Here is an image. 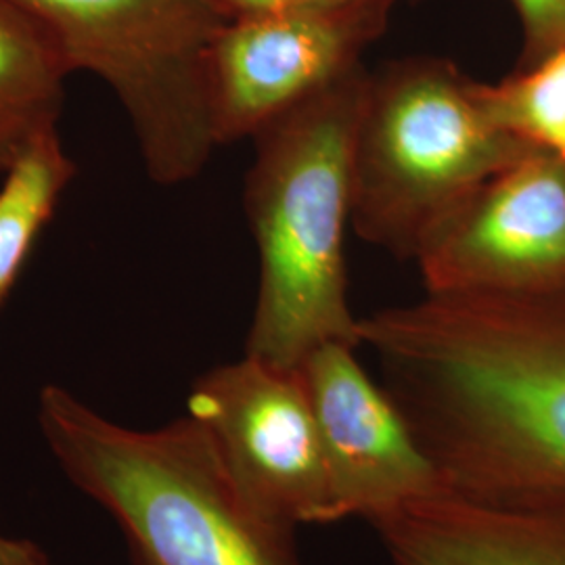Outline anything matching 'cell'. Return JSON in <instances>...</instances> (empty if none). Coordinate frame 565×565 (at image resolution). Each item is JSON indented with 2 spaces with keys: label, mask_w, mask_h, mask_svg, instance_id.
Segmentation results:
<instances>
[{
  "label": "cell",
  "mask_w": 565,
  "mask_h": 565,
  "mask_svg": "<svg viewBox=\"0 0 565 565\" xmlns=\"http://www.w3.org/2000/svg\"><path fill=\"white\" fill-rule=\"evenodd\" d=\"M359 338L446 486L565 494V282L425 294Z\"/></svg>",
  "instance_id": "6da1fadb"
},
{
  "label": "cell",
  "mask_w": 565,
  "mask_h": 565,
  "mask_svg": "<svg viewBox=\"0 0 565 565\" xmlns=\"http://www.w3.org/2000/svg\"><path fill=\"white\" fill-rule=\"evenodd\" d=\"M366 84L361 65L254 137L245 210L260 252V287L245 354L275 366L298 369L323 343L361 348L343 233Z\"/></svg>",
  "instance_id": "7a4b0ae2"
},
{
  "label": "cell",
  "mask_w": 565,
  "mask_h": 565,
  "mask_svg": "<svg viewBox=\"0 0 565 565\" xmlns=\"http://www.w3.org/2000/svg\"><path fill=\"white\" fill-rule=\"evenodd\" d=\"M39 425L70 484L120 527L130 565H303L298 530L247 501L193 417L135 429L49 384Z\"/></svg>",
  "instance_id": "3957f363"
},
{
  "label": "cell",
  "mask_w": 565,
  "mask_h": 565,
  "mask_svg": "<svg viewBox=\"0 0 565 565\" xmlns=\"http://www.w3.org/2000/svg\"><path fill=\"white\" fill-rule=\"evenodd\" d=\"M530 151L452 61L385 63L369 74L356 126L350 224L364 242L415 260L459 203Z\"/></svg>",
  "instance_id": "277c9868"
},
{
  "label": "cell",
  "mask_w": 565,
  "mask_h": 565,
  "mask_svg": "<svg viewBox=\"0 0 565 565\" xmlns=\"http://www.w3.org/2000/svg\"><path fill=\"white\" fill-rule=\"evenodd\" d=\"M60 46L67 67L118 97L147 177H200L216 149L207 65L223 15L210 0H13Z\"/></svg>",
  "instance_id": "5b68a950"
},
{
  "label": "cell",
  "mask_w": 565,
  "mask_h": 565,
  "mask_svg": "<svg viewBox=\"0 0 565 565\" xmlns=\"http://www.w3.org/2000/svg\"><path fill=\"white\" fill-rule=\"evenodd\" d=\"M396 0H338L226 21L207 65L214 141L254 139L266 124L361 67Z\"/></svg>",
  "instance_id": "8992f818"
},
{
  "label": "cell",
  "mask_w": 565,
  "mask_h": 565,
  "mask_svg": "<svg viewBox=\"0 0 565 565\" xmlns=\"http://www.w3.org/2000/svg\"><path fill=\"white\" fill-rule=\"evenodd\" d=\"M186 415L205 427L247 501L266 518L340 522L319 425L298 369L245 354L191 387Z\"/></svg>",
  "instance_id": "52a82bcc"
},
{
  "label": "cell",
  "mask_w": 565,
  "mask_h": 565,
  "mask_svg": "<svg viewBox=\"0 0 565 565\" xmlns=\"http://www.w3.org/2000/svg\"><path fill=\"white\" fill-rule=\"evenodd\" d=\"M427 294L565 282V163L536 149L478 186L422 243Z\"/></svg>",
  "instance_id": "ba28073f"
},
{
  "label": "cell",
  "mask_w": 565,
  "mask_h": 565,
  "mask_svg": "<svg viewBox=\"0 0 565 565\" xmlns=\"http://www.w3.org/2000/svg\"><path fill=\"white\" fill-rule=\"evenodd\" d=\"M354 352L348 343H323L298 364L340 522L366 520L445 486L401 408L364 373Z\"/></svg>",
  "instance_id": "9c48e42d"
},
{
  "label": "cell",
  "mask_w": 565,
  "mask_h": 565,
  "mask_svg": "<svg viewBox=\"0 0 565 565\" xmlns=\"http://www.w3.org/2000/svg\"><path fill=\"white\" fill-rule=\"evenodd\" d=\"M392 565H565V494L440 490L364 520Z\"/></svg>",
  "instance_id": "30bf717a"
},
{
  "label": "cell",
  "mask_w": 565,
  "mask_h": 565,
  "mask_svg": "<svg viewBox=\"0 0 565 565\" xmlns=\"http://www.w3.org/2000/svg\"><path fill=\"white\" fill-rule=\"evenodd\" d=\"M72 70L51 34L13 0H0V177L57 128Z\"/></svg>",
  "instance_id": "8fae6325"
},
{
  "label": "cell",
  "mask_w": 565,
  "mask_h": 565,
  "mask_svg": "<svg viewBox=\"0 0 565 565\" xmlns=\"http://www.w3.org/2000/svg\"><path fill=\"white\" fill-rule=\"evenodd\" d=\"M74 177L76 163L67 156L57 128L30 142L0 177V306Z\"/></svg>",
  "instance_id": "7c38bea8"
},
{
  "label": "cell",
  "mask_w": 565,
  "mask_h": 565,
  "mask_svg": "<svg viewBox=\"0 0 565 565\" xmlns=\"http://www.w3.org/2000/svg\"><path fill=\"white\" fill-rule=\"evenodd\" d=\"M482 97L501 128L565 163V49L499 84H482Z\"/></svg>",
  "instance_id": "4fadbf2b"
},
{
  "label": "cell",
  "mask_w": 565,
  "mask_h": 565,
  "mask_svg": "<svg viewBox=\"0 0 565 565\" xmlns=\"http://www.w3.org/2000/svg\"><path fill=\"white\" fill-rule=\"evenodd\" d=\"M522 25L515 70H527L565 49V0H511Z\"/></svg>",
  "instance_id": "5bb4252c"
},
{
  "label": "cell",
  "mask_w": 565,
  "mask_h": 565,
  "mask_svg": "<svg viewBox=\"0 0 565 565\" xmlns=\"http://www.w3.org/2000/svg\"><path fill=\"white\" fill-rule=\"evenodd\" d=\"M210 2L216 7V11L223 15L224 20L233 21L285 11V9L338 2V0H210Z\"/></svg>",
  "instance_id": "9a60e30c"
},
{
  "label": "cell",
  "mask_w": 565,
  "mask_h": 565,
  "mask_svg": "<svg viewBox=\"0 0 565 565\" xmlns=\"http://www.w3.org/2000/svg\"><path fill=\"white\" fill-rule=\"evenodd\" d=\"M0 565H51V559L39 543L0 530Z\"/></svg>",
  "instance_id": "2e32d148"
}]
</instances>
